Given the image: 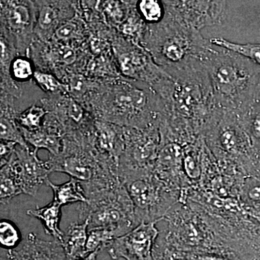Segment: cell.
I'll use <instances>...</instances> for the list:
<instances>
[{"mask_svg": "<svg viewBox=\"0 0 260 260\" xmlns=\"http://www.w3.org/2000/svg\"><path fill=\"white\" fill-rule=\"evenodd\" d=\"M61 205L53 200L51 203L36 209L28 210L27 215L39 219L42 222L46 234L52 236L54 239L62 242L64 232L59 229V222L61 220Z\"/></svg>", "mask_w": 260, "mask_h": 260, "instance_id": "obj_14", "label": "cell"}, {"mask_svg": "<svg viewBox=\"0 0 260 260\" xmlns=\"http://www.w3.org/2000/svg\"><path fill=\"white\" fill-rule=\"evenodd\" d=\"M9 164L23 191V194L36 197L39 188L46 184L51 174L47 162L37 157V152L17 145Z\"/></svg>", "mask_w": 260, "mask_h": 260, "instance_id": "obj_9", "label": "cell"}, {"mask_svg": "<svg viewBox=\"0 0 260 260\" xmlns=\"http://www.w3.org/2000/svg\"><path fill=\"white\" fill-rule=\"evenodd\" d=\"M23 194L21 189L9 164L1 167L0 171V200L2 205L9 203L18 195Z\"/></svg>", "mask_w": 260, "mask_h": 260, "instance_id": "obj_19", "label": "cell"}, {"mask_svg": "<svg viewBox=\"0 0 260 260\" xmlns=\"http://www.w3.org/2000/svg\"><path fill=\"white\" fill-rule=\"evenodd\" d=\"M165 5L171 14L200 30L223 23L226 3L222 1H172L165 2Z\"/></svg>", "mask_w": 260, "mask_h": 260, "instance_id": "obj_10", "label": "cell"}, {"mask_svg": "<svg viewBox=\"0 0 260 260\" xmlns=\"http://www.w3.org/2000/svg\"><path fill=\"white\" fill-rule=\"evenodd\" d=\"M159 29L156 52L166 68H179L200 60L212 47L200 30L183 23L167 11Z\"/></svg>", "mask_w": 260, "mask_h": 260, "instance_id": "obj_5", "label": "cell"}, {"mask_svg": "<svg viewBox=\"0 0 260 260\" xmlns=\"http://www.w3.org/2000/svg\"><path fill=\"white\" fill-rule=\"evenodd\" d=\"M239 194L244 213L260 223V179L246 177Z\"/></svg>", "mask_w": 260, "mask_h": 260, "instance_id": "obj_15", "label": "cell"}, {"mask_svg": "<svg viewBox=\"0 0 260 260\" xmlns=\"http://www.w3.org/2000/svg\"><path fill=\"white\" fill-rule=\"evenodd\" d=\"M239 116L243 129L250 140L251 146L257 161L256 177H260V99Z\"/></svg>", "mask_w": 260, "mask_h": 260, "instance_id": "obj_13", "label": "cell"}, {"mask_svg": "<svg viewBox=\"0 0 260 260\" xmlns=\"http://www.w3.org/2000/svg\"><path fill=\"white\" fill-rule=\"evenodd\" d=\"M46 184L50 186L54 192L53 200L61 206L71 203H85L88 202L81 184L74 178H70L69 181L59 185L53 184L49 179Z\"/></svg>", "mask_w": 260, "mask_h": 260, "instance_id": "obj_17", "label": "cell"}, {"mask_svg": "<svg viewBox=\"0 0 260 260\" xmlns=\"http://www.w3.org/2000/svg\"><path fill=\"white\" fill-rule=\"evenodd\" d=\"M17 144L12 142L3 141L0 145V156H1V167H4L8 162L14 153Z\"/></svg>", "mask_w": 260, "mask_h": 260, "instance_id": "obj_30", "label": "cell"}, {"mask_svg": "<svg viewBox=\"0 0 260 260\" xmlns=\"http://www.w3.org/2000/svg\"><path fill=\"white\" fill-rule=\"evenodd\" d=\"M200 61L208 75L217 109L240 115L257 100L259 65L234 51L212 47Z\"/></svg>", "mask_w": 260, "mask_h": 260, "instance_id": "obj_1", "label": "cell"}, {"mask_svg": "<svg viewBox=\"0 0 260 260\" xmlns=\"http://www.w3.org/2000/svg\"><path fill=\"white\" fill-rule=\"evenodd\" d=\"M8 260H70L59 241L43 240L30 233L16 249L8 251Z\"/></svg>", "mask_w": 260, "mask_h": 260, "instance_id": "obj_11", "label": "cell"}, {"mask_svg": "<svg viewBox=\"0 0 260 260\" xmlns=\"http://www.w3.org/2000/svg\"><path fill=\"white\" fill-rule=\"evenodd\" d=\"M25 140L34 148V151L39 149H46L51 153V156H57L61 153L63 148L60 135L45 130L28 131L23 129L22 131Z\"/></svg>", "mask_w": 260, "mask_h": 260, "instance_id": "obj_16", "label": "cell"}, {"mask_svg": "<svg viewBox=\"0 0 260 260\" xmlns=\"http://www.w3.org/2000/svg\"><path fill=\"white\" fill-rule=\"evenodd\" d=\"M37 83L45 90L49 91H55L61 88V83L53 75L47 73L36 72L34 75Z\"/></svg>", "mask_w": 260, "mask_h": 260, "instance_id": "obj_27", "label": "cell"}, {"mask_svg": "<svg viewBox=\"0 0 260 260\" xmlns=\"http://www.w3.org/2000/svg\"><path fill=\"white\" fill-rule=\"evenodd\" d=\"M70 83H71L72 88L75 89V90H77V91H80L83 86L85 87V80L79 77H74L72 78Z\"/></svg>", "mask_w": 260, "mask_h": 260, "instance_id": "obj_34", "label": "cell"}, {"mask_svg": "<svg viewBox=\"0 0 260 260\" xmlns=\"http://www.w3.org/2000/svg\"><path fill=\"white\" fill-rule=\"evenodd\" d=\"M124 147L119 162V180L130 176L153 172L160 145V128L151 126L124 134Z\"/></svg>", "mask_w": 260, "mask_h": 260, "instance_id": "obj_7", "label": "cell"}, {"mask_svg": "<svg viewBox=\"0 0 260 260\" xmlns=\"http://www.w3.org/2000/svg\"><path fill=\"white\" fill-rule=\"evenodd\" d=\"M194 260H233L229 256L212 252H202L194 256Z\"/></svg>", "mask_w": 260, "mask_h": 260, "instance_id": "obj_32", "label": "cell"}, {"mask_svg": "<svg viewBox=\"0 0 260 260\" xmlns=\"http://www.w3.org/2000/svg\"><path fill=\"white\" fill-rule=\"evenodd\" d=\"M156 0H141L138 10L142 19L148 23H158L166 15V5Z\"/></svg>", "mask_w": 260, "mask_h": 260, "instance_id": "obj_20", "label": "cell"}, {"mask_svg": "<svg viewBox=\"0 0 260 260\" xmlns=\"http://www.w3.org/2000/svg\"><path fill=\"white\" fill-rule=\"evenodd\" d=\"M69 115L76 122H80L83 118V112L79 106L74 102L70 103L69 105Z\"/></svg>", "mask_w": 260, "mask_h": 260, "instance_id": "obj_33", "label": "cell"}, {"mask_svg": "<svg viewBox=\"0 0 260 260\" xmlns=\"http://www.w3.org/2000/svg\"><path fill=\"white\" fill-rule=\"evenodd\" d=\"M30 14L28 10L23 5H15L10 8L8 13L10 26L14 30H21L29 23Z\"/></svg>", "mask_w": 260, "mask_h": 260, "instance_id": "obj_24", "label": "cell"}, {"mask_svg": "<svg viewBox=\"0 0 260 260\" xmlns=\"http://www.w3.org/2000/svg\"><path fill=\"white\" fill-rule=\"evenodd\" d=\"M44 114L45 112L42 108L32 107L20 116L19 121L23 129L35 131L40 129L41 122Z\"/></svg>", "mask_w": 260, "mask_h": 260, "instance_id": "obj_25", "label": "cell"}, {"mask_svg": "<svg viewBox=\"0 0 260 260\" xmlns=\"http://www.w3.org/2000/svg\"><path fill=\"white\" fill-rule=\"evenodd\" d=\"M0 135L3 141L12 142L23 148H29L23 133L19 130L13 121L5 116L1 117Z\"/></svg>", "mask_w": 260, "mask_h": 260, "instance_id": "obj_23", "label": "cell"}, {"mask_svg": "<svg viewBox=\"0 0 260 260\" xmlns=\"http://www.w3.org/2000/svg\"><path fill=\"white\" fill-rule=\"evenodd\" d=\"M203 138L219 167L237 171L246 177L255 176V155L237 114L216 109Z\"/></svg>", "mask_w": 260, "mask_h": 260, "instance_id": "obj_2", "label": "cell"}, {"mask_svg": "<svg viewBox=\"0 0 260 260\" xmlns=\"http://www.w3.org/2000/svg\"><path fill=\"white\" fill-rule=\"evenodd\" d=\"M120 181L133 202L140 224L164 220L181 196L179 189L160 181L153 172L130 176Z\"/></svg>", "mask_w": 260, "mask_h": 260, "instance_id": "obj_6", "label": "cell"}, {"mask_svg": "<svg viewBox=\"0 0 260 260\" xmlns=\"http://www.w3.org/2000/svg\"><path fill=\"white\" fill-rule=\"evenodd\" d=\"M53 54L55 60L66 64H72L76 59V52L73 48L68 46H60L56 48Z\"/></svg>", "mask_w": 260, "mask_h": 260, "instance_id": "obj_28", "label": "cell"}, {"mask_svg": "<svg viewBox=\"0 0 260 260\" xmlns=\"http://www.w3.org/2000/svg\"><path fill=\"white\" fill-rule=\"evenodd\" d=\"M209 42L212 45L237 53L260 66V44H238L223 38H213Z\"/></svg>", "mask_w": 260, "mask_h": 260, "instance_id": "obj_18", "label": "cell"}, {"mask_svg": "<svg viewBox=\"0 0 260 260\" xmlns=\"http://www.w3.org/2000/svg\"><path fill=\"white\" fill-rule=\"evenodd\" d=\"M47 164L51 173H64L79 181L85 197L121 184L118 172L95 150L85 149L72 142L63 143L61 153L51 156Z\"/></svg>", "mask_w": 260, "mask_h": 260, "instance_id": "obj_3", "label": "cell"}, {"mask_svg": "<svg viewBox=\"0 0 260 260\" xmlns=\"http://www.w3.org/2000/svg\"><path fill=\"white\" fill-rule=\"evenodd\" d=\"M12 74L19 80L29 79L34 73H32L31 63L25 58H17L12 63Z\"/></svg>", "mask_w": 260, "mask_h": 260, "instance_id": "obj_26", "label": "cell"}, {"mask_svg": "<svg viewBox=\"0 0 260 260\" xmlns=\"http://www.w3.org/2000/svg\"><path fill=\"white\" fill-rule=\"evenodd\" d=\"M56 21V12L50 7L45 6L42 8L39 17V25L43 30H49L55 25Z\"/></svg>", "mask_w": 260, "mask_h": 260, "instance_id": "obj_29", "label": "cell"}, {"mask_svg": "<svg viewBox=\"0 0 260 260\" xmlns=\"http://www.w3.org/2000/svg\"><path fill=\"white\" fill-rule=\"evenodd\" d=\"M21 235L18 228L8 220L0 221V243L8 251L16 249L21 243Z\"/></svg>", "mask_w": 260, "mask_h": 260, "instance_id": "obj_22", "label": "cell"}, {"mask_svg": "<svg viewBox=\"0 0 260 260\" xmlns=\"http://www.w3.org/2000/svg\"><path fill=\"white\" fill-rule=\"evenodd\" d=\"M251 260H260V248L256 251L255 254L253 256L252 259Z\"/></svg>", "mask_w": 260, "mask_h": 260, "instance_id": "obj_36", "label": "cell"}, {"mask_svg": "<svg viewBox=\"0 0 260 260\" xmlns=\"http://www.w3.org/2000/svg\"><path fill=\"white\" fill-rule=\"evenodd\" d=\"M100 249L99 250H96L93 251V252L90 253L88 255L83 256V257L78 258V259L75 260H96L97 256L99 255V253H100Z\"/></svg>", "mask_w": 260, "mask_h": 260, "instance_id": "obj_35", "label": "cell"}, {"mask_svg": "<svg viewBox=\"0 0 260 260\" xmlns=\"http://www.w3.org/2000/svg\"><path fill=\"white\" fill-rule=\"evenodd\" d=\"M88 220L81 223H73L64 234L62 244L65 252L70 260L86 256V244L88 240Z\"/></svg>", "mask_w": 260, "mask_h": 260, "instance_id": "obj_12", "label": "cell"}, {"mask_svg": "<svg viewBox=\"0 0 260 260\" xmlns=\"http://www.w3.org/2000/svg\"><path fill=\"white\" fill-rule=\"evenodd\" d=\"M86 198L87 203H80L79 217L81 221L88 220V229H109L117 238L140 224L133 202L122 184L93 193Z\"/></svg>", "mask_w": 260, "mask_h": 260, "instance_id": "obj_4", "label": "cell"}, {"mask_svg": "<svg viewBox=\"0 0 260 260\" xmlns=\"http://www.w3.org/2000/svg\"><path fill=\"white\" fill-rule=\"evenodd\" d=\"M115 238L116 234L109 229H88V240L85 249L87 255L99 249L102 250Z\"/></svg>", "mask_w": 260, "mask_h": 260, "instance_id": "obj_21", "label": "cell"}, {"mask_svg": "<svg viewBox=\"0 0 260 260\" xmlns=\"http://www.w3.org/2000/svg\"><path fill=\"white\" fill-rule=\"evenodd\" d=\"M77 26L75 23H64L61 25L57 30H56V36L60 39H71L76 35Z\"/></svg>", "mask_w": 260, "mask_h": 260, "instance_id": "obj_31", "label": "cell"}, {"mask_svg": "<svg viewBox=\"0 0 260 260\" xmlns=\"http://www.w3.org/2000/svg\"><path fill=\"white\" fill-rule=\"evenodd\" d=\"M158 222H142L127 234L113 239L106 247L109 255L113 259L153 260L154 246L160 234Z\"/></svg>", "mask_w": 260, "mask_h": 260, "instance_id": "obj_8", "label": "cell"}, {"mask_svg": "<svg viewBox=\"0 0 260 260\" xmlns=\"http://www.w3.org/2000/svg\"><path fill=\"white\" fill-rule=\"evenodd\" d=\"M7 260H8V258H7Z\"/></svg>", "mask_w": 260, "mask_h": 260, "instance_id": "obj_37", "label": "cell"}, {"mask_svg": "<svg viewBox=\"0 0 260 260\" xmlns=\"http://www.w3.org/2000/svg\"><path fill=\"white\" fill-rule=\"evenodd\" d=\"M259 179H260V178H259Z\"/></svg>", "mask_w": 260, "mask_h": 260, "instance_id": "obj_38", "label": "cell"}]
</instances>
